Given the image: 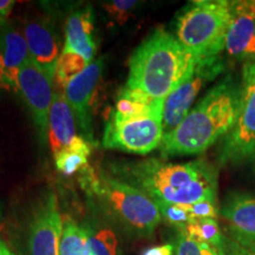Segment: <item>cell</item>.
Returning a JSON list of instances; mask_svg holds the SVG:
<instances>
[{
	"label": "cell",
	"instance_id": "cell-1",
	"mask_svg": "<svg viewBox=\"0 0 255 255\" xmlns=\"http://www.w3.org/2000/svg\"><path fill=\"white\" fill-rule=\"evenodd\" d=\"M122 168L124 182L143 190L156 203L189 206L216 201V169L203 158L174 164L151 157Z\"/></svg>",
	"mask_w": 255,
	"mask_h": 255
},
{
	"label": "cell",
	"instance_id": "cell-22",
	"mask_svg": "<svg viewBox=\"0 0 255 255\" xmlns=\"http://www.w3.org/2000/svg\"><path fill=\"white\" fill-rule=\"evenodd\" d=\"M56 168L65 176L79 173L85 167H88V156L81 152L65 150L55 157Z\"/></svg>",
	"mask_w": 255,
	"mask_h": 255
},
{
	"label": "cell",
	"instance_id": "cell-12",
	"mask_svg": "<svg viewBox=\"0 0 255 255\" xmlns=\"http://www.w3.org/2000/svg\"><path fill=\"white\" fill-rule=\"evenodd\" d=\"M103 72V62L96 59L87 66L82 73L72 79L64 90V96L75 114L79 128L85 138L92 139L91 104L94 101L96 89Z\"/></svg>",
	"mask_w": 255,
	"mask_h": 255
},
{
	"label": "cell",
	"instance_id": "cell-13",
	"mask_svg": "<svg viewBox=\"0 0 255 255\" xmlns=\"http://www.w3.org/2000/svg\"><path fill=\"white\" fill-rule=\"evenodd\" d=\"M225 50L234 59L255 62V0L232 1Z\"/></svg>",
	"mask_w": 255,
	"mask_h": 255
},
{
	"label": "cell",
	"instance_id": "cell-8",
	"mask_svg": "<svg viewBox=\"0 0 255 255\" xmlns=\"http://www.w3.org/2000/svg\"><path fill=\"white\" fill-rule=\"evenodd\" d=\"M55 77L28 57L18 76V91L31 111L40 138L44 142L49 136V119L52 107Z\"/></svg>",
	"mask_w": 255,
	"mask_h": 255
},
{
	"label": "cell",
	"instance_id": "cell-30",
	"mask_svg": "<svg viewBox=\"0 0 255 255\" xmlns=\"http://www.w3.org/2000/svg\"><path fill=\"white\" fill-rule=\"evenodd\" d=\"M0 255H15L12 253L11 251H9V248L6 246V245L0 240Z\"/></svg>",
	"mask_w": 255,
	"mask_h": 255
},
{
	"label": "cell",
	"instance_id": "cell-10",
	"mask_svg": "<svg viewBox=\"0 0 255 255\" xmlns=\"http://www.w3.org/2000/svg\"><path fill=\"white\" fill-rule=\"evenodd\" d=\"M63 233L58 200L55 193L46 191L32 210L28 227V250L31 255H59Z\"/></svg>",
	"mask_w": 255,
	"mask_h": 255
},
{
	"label": "cell",
	"instance_id": "cell-25",
	"mask_svg": "<svg viewBox=\"0 0 255 255\" xmlns=\"http://www.w3.org/2000/svg\"><path fill=\"white\" fill-rule=\"evenodd\" d=\"M189 213L194 220L215 219L218 216V207L216 201H201L189 206H181Z\"/></svg>",
	"mask_w": 255,
	"mask_h": 255
},
{
	"label": "cell",
	"instance_id": "cell-7",
	"mask_svg": "<svg viewBox=\"0 0 255 255\" xmlns=\"http://www.w3.org/2000/svg\"><path fill=\"white\" fill-rule=\"evenodd\" d=\"M219 158L222 164H241L255 158V62L244 65L238 119L222 138Z\"/></svg>",
	"mask_w": 255,
	"mask_h": 255
},
{
	"label": "cell",
	"instance_id": "cell-2",
	"mask_svg": "<svg viewBox=\"0 0 255 255\" xmlns=\"http://www.w3.org/2000/svg\"><path fill=\"white\" fill-rule=\"evenodd\" d=\"M241 84L227 77L207 92L176 129L165 133L159 150L163 157L206 151L231 131L237 122Z\"/></svg>",
	"mask_w": 255,
	"mask_h": 255
},
{
	"label": "cell",
	"instance_id": "cell-16",
	"mask_svg": "<svg viewBox=\"0 0 255 255\" xmlns=\"http://www.w3.org/2000/svg\"><path fill=\"white\" fill-rule=\"evenodd\" d=\"M25 40L31 58L55 77L57 62L62 53L52 27L44 20L28 21L25 26Z\"/></svg>",
	"mask_w": 255,
	"mask_h": 255
},
{
	"label": "cell",
	"instance_id": "cell-29",
	"mask_svg": "<svg viewBox=\"0 0 255 255\" xmlns=\"http://www.w3.org/2000/svg\"><path fill=\"white\" fill-rule=\"evenodd\" d=\"M14 6L13 0H0V20H5Z\"/></svg>",
	"mask_w": 255,
	"mask_h": 255
},
{
	"label": "cell",
	"instance_id": "cell-6",
	"mask_svg": "<svg viewBox=\"0 0 255 255\" xmlns=\"http://www.w3.org/2000/svg\"><path fill=\"white\" fill-rule=\"evenodd\" d=\"M163 107L151 114L135 117H122L111 113L105 126L103 145L115 150L149 154L161 145L163 138Z\"/></svg>",
	"mask_w": 255,
	"mask_h": 255
},
{
	"label": "cell",
	"instance_id": "cell-28",
	"mask_svg": "<svg viewBox=\"0 0 255 255\" xmlns=\"http://www.w3.org/2000/svg\"><path fill=\"white\" fill-rule=\"evenodd\" d=\"M174 246L173 245H161V246L150 247L145 250L141 255H173Z\"/></svg>",
	"mask_w": 255,
	"mask_h": 255
},
{
	"label": "cell",
	"instance_id": "cell-9",
	"mask_svg": "<svg viewBox=\"0 0 255 255\" xmlns=\"http://www.w3.org/2000/svg\"><path fill=\"white\" fill-rule=\"evenodd\" d=\"M223 69L225 65L220 57L197 60L193 76L165 98L163 107L164 135L173 131L183 122L203 85L218 77Z\"/></svg>",
	"mask_w": 255,
	"mask_h": 255
},
{
	"label": "cell",
	"instance_id": "cell-15",
	"mask_svg": "<svg viewBox=\"0 0 255 255\" xmlns=\"http://www.w3.org/2000/svg\"><path fill=\"white\" fill-rule=\"evenodd\" d=\"M28 57L25 37L6 20H0V88L18 91L19 71Z\"/></svg>",
	"mask_w": 255,
	"mask_h": 255
},
{
	"label": "cell",
	"instance_id": "cell-17",
	"mask_svg": "<svg viewBox=\"0 0 255 255\" xmlns=\"http://www.w3.org/2000/svg\"><path fill=\"white\" fill-rule=\"evenodd\" d=\"M94 33V13L90 6L72 12L66 21L65 45L63 51L81 55L88 63L94 62L96 53Z\"/></svg>",
	"mask_w": 255,
	"mask_h": 255
},
{
	"label": "cell",
	"instance_id": "cell-4",
	"mask_svg": "<svg viewBox=\"0 0 255 255\" xmlns=\"http://www.w3.org/2000/svg\"><path fill=\"white\" fill-rule=\"evenodd\" d=\"M78 175L82 189L101 213L133 237H151L162 216L150 196L132 184L97 173L90 165Z\"/></svg>",
	"mask_w": 255,
	"mask_h": 255
},
{
	"label": "cell",
	"instance_id": "cell-19",
	"mask_svg": "<svg viewBox=\"0 0 255 255\" xmlns=\"http://www.w3.org/2000/svg\"><path fill=\"white\" fill-rule=\"evenodd\" d=\"M183 232L186 233L188 237L196 241L209 245V246L215 248L216 251H219L220 254L223 255L226 238L223 237L221 228H220L219 223L215 219L195 220Z\"/></svg>",
	"mask_w": 255,
	"mask_h": 255
},
{
	"label": "cell",
	"instance_id": "cell-14",
	"mask_svg": "<svg viewBox=\"0 0 255 255\" xmlns=\"http://www.w3.org/2000/svg\"><path fill=\"white\" fill-rule=\"evenodd\" d=\"M221 215L228 223L231 240L255 251V197L232 193L225 200Z\"/></svg>",
	"mask_w": 255,
	"mask_h": 255
},
{
	"label": "cell",
	"instance_id": "cell-27",
	"mask_svg": "<svg viewBox=\"0 0 255 255\" xmlns=\"http://www.w3.org/2000/svg\"><path fill=\"white\" fill-rule=\"evenodd\" d=\"M223 255H255V251L241 246L231 239H226Z\"/></svg>",
	"mask_w": 255,
	"mask_h": 255
},
{
	"label": "cell",
	"instance_id": "cell-24",
	"mask_svg": "<svg viewBox=\"0 0 255 255\" xmlns=\"http://www.w3.org/2000/svg\"><path fill=\"white\" fill-rule=\"evenodd\" d=\"M176 255H221L219 251L213 248L209 245L196 241L188 237L184 232H178L176 239Z\"/></svg>",
	"mask_w": 255,
	"mask_h": 255
},
{
	"label": "cell",
	"instance_id": "cell-11",
	"mask_svg": "<svg viewBox=\"0 0 255 255\" xmlns=\"http://www.w3.org/2000/svg\"><path fill=\"white\" fill-rule=\"evenodd\" d=\"M53 157L65 150L87 155L91 154L88 141L77 135L75 114L62 92H55L49 119V136Z\"/></svg>",
	"mask_w": 255,
	"mask_h": 255
},
{
	"label": "cell",
	"instance_id": "cell-26",
	"mask_svg": "<svg viewBox=\"0 0 255 255\" xmlns=\"http://www.w3.org/2000/svg\"><path fill=\"white\" fill-rule=\"evenodd\" d=\"M136 5L137 1H131V0L130 1H128V0H115V1L104 5V7L111 17L116 19L117 23L123 24L128 20L129 13Z\"/></svg>",
	"mask_w": 255,
	"mask_h": 255
},
{
	"label": "cell",
	"instance_id": "cell-5",
	"mask_svg": "<svg viewBox=\"0 0 255 255\" xmlns=\"http://www.w3.org/2000/svg\"><path fill=\"white\" fill-rule=\"evenodd\" d=\"M232 21V1H193L177 15L175 37L197 60L220 57Z\"/></svg>",
	"mask_w": 255,
	"mask_h": 255
},
{
	"label": "cell",
	"instance_id": "cell-18",
	"mask_svg": "<svg viewBox=\"0 0 255 255\" xmlns=\"http://www.w3.org/2000/svg\"><path fill=\"white\" fill-rule=\"evenodd\" d=\"M59 255H90L88 229L81 227L71 218L63 221Z\"/></svg>",
	"mask_w": 255,
	"mask_h": 255
},
{
	"label": "cell",
	"instance_id": "cell-3",
	"mask_svg": "<svg viewBox=\"0 0 255 255\" xmlns=\"http://www.w3.org/2000/svg\"><path fill=\"white\" fill-rule=\"evenodd\" d=\"M196 68V58L164 28L158 27L130 57L126 88L165 100L186 83Z\"/></svg>",
	"mask_w": 255,
	"mask_h": 255
},
{
	"label": "cell",
	"instance_id": "cell-21",
	"mask_svg": "<svg viewBox=\"0 0 255 255\" xmlns=\"http://www.w3.org/2000/svg\"><path fill=\"white\" fill-rule=\"evenodd\" d=\"M90 255H120V242L116 234L108 228L88 231Z\"/></svg>",
	"mask_w": 255,
	"mask_h": 255
},
{
	"label": "cell",
	"instance_id": "cell-23",
	"mask_svg": "<svg viewBox=\"0 0 255 255\" xmlns=\"http://www.w3.org/2000/svg\"><path fill=\"white\" fill-rule=\"evenodd\" d=\"M157 206L162 219L168 225L176 228L178 232H183L190 223L195 221L189 213L181 206L168 205V203H157Z\"/></svg>",
	"mask_w": 255,
	"mask_h": 255
},
{
	"label": "cell",
	"instance_id": "cell-20",
	"mask_svg": "<svg viewBox=\"0 0 255 255\" xmlns=\"http://www.w3.org/2000/svg\"><path fill=\"white\" fill-rule=\"evenodd\" d=\"M89 64L90 63H88L81 55L63 51L57 62L55 73V82L59 90H65L69 83L84 71Z\"/></svg>",
	"mask_w": 255,
	"mask_h": 255
}]
</instances>
